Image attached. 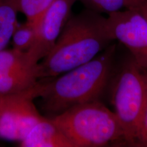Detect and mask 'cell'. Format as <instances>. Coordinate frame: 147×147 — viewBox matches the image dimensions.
Here are the masks:
<instances>
[{
    "mask_svg": "<svg viewBox=\"0 0 147 147\" xmlns=\"http://www.w3.org/2000/svg\"><path fill=\"white\" fill-rule=\"evenodd\" d=\"M106 26L114 41L128 49L140 65L147 70V19L138 8H129L109 14Z\"/></svg>",
    "mask_w": 147,
    "mask_h": 147,
    "instance_id": "obj_5",
    "label": "cell"
},
{
    "mask_svg": "<svg viewBox=\"0 0 147 147\" xmlns=\"http://www.w3.org/2000/svg\"><path fill=\"white\" fill-rule=\"evenodd\" d=\"M20 146L74 147V145L52 119L44 117L20 142Z\"/></svg>",
    "mask_w": 147,
    "mask_h": 147,
    "instance_id": "obj_8",
    "label": "cell"
},
{
    "mask_svg": "<svg viewBox=\"0 0 147 147\" xmlns=\"http://www.w3.org/2000/svg\"><path fill=\"white\" fill-rule=\"evenodd\" d=\"M36 37V26L35 24L27 21L21 24L18 23L11 39L12 49L27 52L34 45Z\"/></svg>",
    "mask_w": 147,
    "mask_h": 147,
    "instance_id": "obj_13",
    "label": "cell"
},
{
    "mask_svg": "<svg viewBox=\"0 0 147 147\" xmlns=\"http://www.w3.org/2000/svg\"><path fill=\"white\" fill-rule=\"evenodd\" d=\"M55 0H13L18 12L25 16L27 21L37 25L42 14Z\"/></svg>",
    "mask_w": 147,
    "mask_h": 147,
    "instance_id": "obj_14",
    "label": "cell"
},
{
    "mask_svg": "<svg viewBox=\"0 0 147 147\" xmlns=\"http://www.w3.org/2000/svg\"><path fill=\"white\" fill-rule=\"evenodd\" d=\"M110 100L122 126L129 146H136L141 122L147 108V70L131 56L114 72Z\"/></svg>",
    "mask_w": 147,
    "mask_h": 147,
    "instance_id": "obj_4",
    "label": "cell"
},
{
    "mask_svg": "<svg viewBox=\"0 0 147 147\" xmlns=\"http://www.w3.org/2000/svg\"><path fill=\"white\" fill-rule=\"evenodd\" d=\"M113 41L100 13L86 9L71 15L52 50L37 64V78H55L87 63Z\"/></svg>",
    "mask_w": 147,
    "mask_h": 147,
    "instance_id": "obj_1",
    "label": "cell"
},
{
    "mask_svg": "<svg viewBox=\"0 0 147 147\" xmlns=\"http://www.w3.org/2000/svg\"><path fill=\"white\" fill-rule=\"evenodd\" d=\"M19 93L9 95H0V116L8 108V106L15 100Z\"/></svg>",
    "mask_w": 147,
    "mask_h": 147,
    "instance_id": "obj_16",
    "label": "cell"
},
{
    "mask_svg": "<svg viewBox=\"0 0 147 147\" xmlns=\"http://www.w3.org/2000/svg\"><path fill=\"white\" fill-rule=\"evenodd\" d=\"M18 11L13 0H0V51L9 45L18 25Z\"/></svg>",
    "mask_w": 147,
    "mask_h": 147,
    "instance_id": "obj_10",
    "label": "cell"
},
{
    "mask_svg": "<svg viewBox=\"0 0 147 147\" xmlns=\"http://www.w3.org/2000/svg\"><path fill=\"white\" fill-rule=\"evenodd\" d=\"M51 119L74 147L128 146L115 112L100 100L75 106Z\"/></svg>",
    "mask_w": 147,
    "mask_h": 147,
    "instance_id": "obj_3",
    "label": "cell"
},
{
    "mask_svg": "<svg viewBox=\"0 0 147 147\" xmlns=\"http://www.w3.org/2000/svg\"><path fill=\"white\" fill-rule=\"evenodd\" d=\"M36 65L30 63L27 52L14 49L0 51V71L31 69L34 68Z\"/></svg>",
    "mask_w": 147,
    "mask_h": 147,
    "instance_id": "obj_11",
    "label": "cell"
},
{
    "mask_svg": "<svg viewBox=\"0 0 147 147\" xmlns=\"http://www.w3.org/2000/svg\"><path fill=\"white\" fill-rule=\"evenodd\" d=\"M43 80L34 89L19 93L0 116V138L21 142L43 116L38 111L34 100L40 97Z\"/></svg>",
    "mask_w": 147,
    "mask_h": 147,
    "instance_id": "obj_6",
    "label": "cell"
},
{
    "mask_svg": "<svg viewBox=\"0 0 147 147\" xmlns=\"http://www.w3.org/2000/svg\"><path fill=\"white\" fill-rule=\"evenodd\" d=\"M38 82L36 66L25 70L0 71V95L16 94L29 91Z\"/></svg>",
    "mask_w": 147,
    "mask_h": 147,
    "instance_id": "obj_9",
    "label": "cell"
},
{
    "mask_svg": "<svg viewBox=\"0 0 147 147\" xmlns=\"http://www.w3.org/2000/svg\"><path fill=\"white\" fill-rule=\"evenodd\" d=\"M116 45L87 63L53 78L42 79L41 108L51 118L69 108L99 100L109 84L115 68Z\"/></svg>",
    "mask_w": 147,
    "mask_h": 147,
    "instance_id": "obj_2",
    "label": "cell"
},
{
    "mask_svg": "<svg viewBox=\"0 0 147 147\" xmlns=\"http://www.w3.org/2000/svg\"><path fill=\"white\" fill-rule=\"evenodd\" d=\"M87 9L97 13L108 14L125 10L138 8L143 0H78Z\"/></svg>",
    "mask_w": 147,
    "mask_h": 147,
    "instance_id": "obj_12",
    "label": "cell"
},
{
    "mask_svg": "<svg viewBox=\"0 0 147 147\" xmlns=\"http://www.w3.org/2000/svg\"><path fill=\"white\" fill-rule=\"evenodd\" d=\"M136 146L147 147V108L140 127Z\"/></svg>",
    "mask_w": 147,
    "mask_h": 147,
    "instance_id": "obj_15",
    "label": "cell"
},
{
    "mask_svg": "<svg viewBox=\"0 0 147 147\" xmlns=\"http://www.w3.org/2000/svg\"><path fill=\"white\" fill-rule=\"evenodd\" d=\"M137 8L139 9V10L147 19V0H143Z\"/></svg>",
    "mask_w": 147,
    "mask_h": 147,
    "instance_id": "obj_17",
    "label": "cell"
},
{
    "mask_svg": "<svg viewBox=\"0 0 147 147\" xmlns=\"http://www.w3.org/2000/svg\"><path fill=\"white\" fill-rule=\"evenodd\" d=\"M78 0H55L45 11L36 25V40L27 51L30 63L36 65L50 53L71 16Z\"/></svg>",
    "mask_w": 147,
    "mask_h": 147,
    "instance_id": "obj_7",
    "label": "cell"
}]
</instances>
